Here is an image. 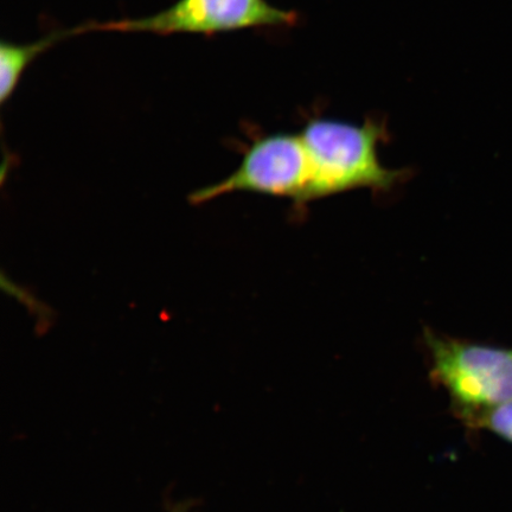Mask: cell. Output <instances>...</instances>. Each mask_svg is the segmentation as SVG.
<instances>
[{
	"label": "cell",
	"mask_w": 512,
	"mask_h": 512,
	"mask_svg": "<svg viewBox=\"0 0 512 512\" xmlns=\"http://www.w3.org/2000/svg\"><path fill=\"white\" fill-rule=\"evenodd\" d=\"M382 136L381 126L374 123L356 125L334 119L307 123L300 133L310 164V183L303 206L352 190L392 189L402 172L382 164Z\"/></svg>",
	"instance_id": "cell-1"
},
{
	"label": "cell",
	"mask_w": 512,
	"mask_h": 512,
	"mask_svg": "<svg viewBox=\"0 0 512 512\" xmlns=\"http://www.w3.org/2000/svg\"><path fill=\"white\" fill-rule=\"evenodd\" d=\"M431 380L450 396L465 422L512 400V348L495 347L425 331Z\"/></svg>",
	"instance_id": "cell-2"
},
{
	"label": "cell",
	"mask_w": 512,
	"mask_h": 512,
	"mask_svg": "<svg viewBox=\"0 0 512 512\" xmlns=\"http://www.w3.org/2000/svg\"><path fill=\"white\" fill-rule=\"evenodd\" d=\"M309 183V157L300 134L273 133L249 145L232 174L192 192L189 201L201 206L235 192H252L303 206Z\"/></svg>",
	"instance_id": "cell-3"
},
{
	"label": "cell",
	"mask_w": 512,
	"mask_h": 512,
	"mask_svg": "<svg viewBox=\"0 0 512 512\" xmlns=\"http://www.w3.org/2000/svg\"><path fill=\"white\" fill-rule=\"evenodd\" d=\"M294 14L267 0H177L155 15L107 24L89 29L123 32H150L156 35H215L261 27L292 24Z\"/></svg>",
	"instance_id": "cell-4"
},
{
	"label": "cell",
	"mask_w": 512,
	"mask_h": 512,
	"mask_svg": "<svg viewBox=\"0 0 512 512\" xmlns=\"http://www.w3.org/2000/svg\"><path fill=\"white\" fill-rule=\"evenodd\" d=\"M62 36V34H54L28 44H15L6 41L0 44V100H2V104H5L14 94L30 64Z\"/></svg>",
	"instance_id": "cell-5"
},
{
	"label": "cell",
	"mask_w": 512,
	"mask_h": 512,
	"mask_svg": "<svg viewBox=\"0 0 512 512\" xmlns=\"http://www.w3.org/2000/svg\"><path fill=\"white\" fill-rule=\"evenodd\" d=\"M471 430L489 431L512 444V400L503 405L473 415L463 422Z\"/></svg>",
	"instance_id": "cell-6"
}]
</instances>
